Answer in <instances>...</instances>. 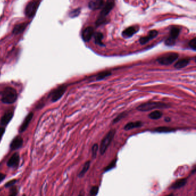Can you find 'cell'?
<instances>
[{
    "instance_id": "cell-11",
    "label": "cell",
    "mask_w": 196,
    "mask_h": 196,
    "mask_svg": "<svg viewBox=\"0 0 196 196\" xmlns=\"http://www.w3.org/2000/svg\"><path fill=\"white\" fill-rule=\"evenodd\" d=\"M104 1L103 0H93V1H90L88 4V7L89 8L96 11L101 8L102 6L104 5Z\"/></svg>"
},
{
    "instance_id": "cell-37",
    "label": "cell",
    "mask_w": 196,
    "mask_h": 196,
    "mask_svg": "<svg viewBox=\"0 0 196 196\" xmlns=\"http://www.w3.org/2000/svg\"><path fill=\"white\" fill-rule=\"evenodd\" d=\"M170 120H171V119H170V118H169V117H166V118L165 119V121H167V122L170 121Z\"/></svg>"
},
{
    "instance_id": "cell-12",
    "label": "cell",
    "mask_w": 196,
    "mask_h": 196,
    "mask_svg": "<svg viewBox=\"0 0 196 196\" xmlns=\"http://www.w3.org/2000/svg\"><path fill=\"white\" fill-rule=\"evenodd\" d=\"M23 144V139L19 136H17L15 138L13 139L12 142L11 143V149L12 150H16L20 148Z\"/></svg>"
},
{
    "instance_id": "cell-14",
    "label": "cell",
    "mask_w": 196,
    "mask_h": 196,
    "mask_svg": "<svg viewBox=\"0 0 196 196\" xmlns=\"http://www.w3.org/2000/svg\"><path fill=\"white\" fill-rule=\"evenodd\" d=\"M33 116V113L32 112L29 113L27 116V117L25 118L23 123H22L20 128V132H23L27 130V128L28 127L29 123L31 121V120L32 119Z\"/></svg>"
},
{
    "instance_id": "cell-3",
    "label": "cell",
    "mask_w": 196,
    "mask_h": 196,
    "mask_svg": "<svg viewBox=\"0 0 196 196\" xmlns=\"http://www.w3.org/2000/svg\"><path fill=\"white\" fill-rule=\"evenodd\" d=\"M17 94L16 90L11 87H7L2 94L1 100L5 104H13L16 101Z\"/></svg>"
},
{
    "instance_id": "cell-34",
    "label": "cell",
    "mask_w": 196,
    "mask_h": 196,
    "mask_svg": "<svg viewBox=\"0 0 196 196\" xmlns=\"http://www.w3.org/2000/svg\"><path fill=\"white\" fill-rule=\"evenodd\" d=\"M5 131V130L4 127H0V141L2 139L3 135L4 134Z\"/></svg>"
},
{
    "instance_id": "cell-2",
    "label": "cell",
    "mask_w": 196,
    "mask_h": 196,
    "mask_svg": "<svg viewBox=\"0 0 196 196\" xmlns=\"http://www.w3.org/2000/svg\"><path fill=\"white\" fill-rule=\"evenodd\" d=\"M168 105L163 102L149 101L142 104L137 108V109L142 112H147L155 109L168 108Z\"/></svg>"
},
{
    "instance_id": "cell-5",
    "label": "cell",
    "mask_w": 196,
    "mask_h": 196,
    "mask_svg": "<svg viewBox=\"0 0 196 196\" xmlns=\"http://www.w3.org/2000/svg\"><path fill=\"white\" fill-rule=\"evenodd\" d=\"M116 134V130L112 129L105 135V136L102 139L101 143V146L100 147V152L101 155H104L106 152L110 143H112V140L113 139L114 135Z\"/></svg>"
},
{
    "instance_id": "cell-28",
    "label": "cell",
    "mask_w": 196,
    "mask_h": 196,
    "mask_svg": "<svg viewBox=\"0 0 196 196\" xmlns=\"http://www.w3.org/2000/svg\"><path fill=\"white\" fill-rule=\"evenodd\" d=\"M98 148H99V146H98V144H94L93 146L92 147V158L93 159H95L96 158Z\"/></svg>"
},
{
    "instance_id": "cell-30",
    "label": "cell",
    "mask_w": 196,
    "mask_h": 196,
    "mask_svg": "<svg viewBox=\"0 0 196 196\" xmlns=\"http://www.w3.org/2000/svg\"><path fill=\"white\" fill-rule=\"evenodd\" d=\"M127 115V113H126V112H123L122 113L119 114V115H118V116L113 120V123L115 124V123H118L119 121H120L121 119L124 118Z\"/></svg>"
},
{
    "instance_id": "cell-26",
    "label": "cell",
    "mask_w": 196,
    "mask_h": 196,
    "mask_svg": "<svg viewBox=\"0 0 196 196\" xmlns=\"http://www.w3.org/2000/svg\"><path fill=\"white\" fill-rule=\"evenodd\" d=\"M116 162H117V159H116V160H113L111 162H110V164H109L107 166H106V168H105V169H104V172H108V171H109L111 169H112V168H113L116 166Z\"/></svg>"
},
{
    "instance_id": "cell-31",
    "label": "cell",
    "mask_w": 196,
    "mask_h": 196,
    "mask_svg": "<svg viewBox=\"0 0 196 196\" xmlns=\"http://www.w3.org/2000/svg\"><path fill=\"white\" fill-rule=\"evenodd\" d=\"M189 46L192 48V49H193L194 51L196 50V38L194 37L193 39H192L190 41H189Z\"/></svg>"
},
{
    "instance_id": "cell-23",
    "label": "cell",
    "mask_w": 196,
    "mask_h": 196,
    "mask_svg": "<svg viewBox=\"0 0 196 196\" xmlns=\"http://www.w3.org/2000/svg\"><path fill=\"white\" fill-rule=\"evenodd\" d=\"M163 113L160 110H155L148 114V117L152 120H158L162 117Z\"/></svg>"
},
{
    "instance_id": "cell-35",
    "label": "cell",
    "mask_w": 196,
    "mask_h": 196,
    "mask_svg": "<svg viewBox=\"0 0 196 196\" xmlns=\"http://www.w3.org/2000/svg\"><path fill=\"white\" fill-rule=\"evenodd\" d=\"M5 177L6 176L4 174H2V173H0V183L4 180L5 178Z\"/></svg>"
},
{
    "instance_id": "cell-22",
    "label": "cell",
    "mask_w": 196,
    "mask_h": 196,
    "mask_svg": "<svg viewBox=\"0 0 196 196\" xmlns=\"http://www.w3.org/2000/svg\"><path fill=\"white\" fill-rule=\"evenodd\" d=\"M175 131L174 128L167 127H160L156 128L154 130V132L158 133H168Z\"/></svg>"
},
{
    "instance_id": "cell-9",
    "label": "cell",
    "mask_w": 196,
    "mask_h": 196,
    "mask_svg": "<svg viewBox=\"0 0 196 196\" xmlns=\"http://www.w3.org/2000/svg\"><path fill=\"white\" fill-rule=\"evenodd\" d=\"M94 28L92 27H87L83 30L82 38L83 41L89 42L94 34Z\"/></svg>"
},
{
    "instance_id": "cell-16",
    "label": "cell",
    "mask_w": 196,
    "mask_h": 196,
    "mask_svg": "<svg viewBox=\"0 0 196 196\" xmlns=\"http://www.w3.org/2000/svg\"><path fill=\"white\" fill-rule=\"evenodd\" d=\"M138 30L135 27H130L124 29L122 32V36L124 38H130L137 32Z\"/></svg>"
},
{
    "instance_id": "cell-32",
    "label": "cell",
    "mask_w": 196,
    "mask_h": 196,
    "mask_svg": "<svg viewBox=\"0 0 196 196\" xmlns=\"http://www.w3.org/2000/svg\"><path fill=\"white\" fill-rule=\"evenodd\" d=\"M16 181H17L16 180H11V181H9V182H8L6 184H5V186L6 188L12 187V186H13L16 183Z\"/></svg>"
},
{
    "instance_id": "cell-15",
    "label": "cell",
    "mask_w": 196,
    "mask_h": 196,
    "mask_svg": "<svg viewBox=\"0 0 196 196\" xmlns=\"http://www.w3.org/2000/svg\"><path fill=\"white\" fill-rule=\"evenodd\" d=\"M13 116V112L10 110L8 111L4 114V116L1 119V124L4 126H6L12 120Z\"/></svg>"
},
{
    "instance_id": "cell-8",
    "label": "cell",
    "mask_w": 196,
    "mask_h": 196,
    "mask_svg": "<svg viewBox=\"0 0 196 196\" xmlns=\"http://www.w3.org/2000/svg\"><path fill=\"white\" fill-rule=\"evenodd\" d=\"M66 89L67 87L65 85H62L58 87L55 90H53V93L51 94L52 101L56 102L61 98L63 96V94L65 93Z\"/></svg>"
},
{
    "instance_id": "cell-21",
    "label": "cell",
    "mask_w": 196,
    "mask_h": 196,
    "mask_svg": "<svg viewBox=\"0 0 196 196\" xmlns=\"http://www.w3.org/2000/svg\"><path fill=\"white\" fill-rule=\"evenodd\" d=\"M94 42L96 45L104 46V45L102 43V40L104 38V35L102 33L100 32L95 33L94 34Z\"/></svg>"
},
{
    "instance_id": "cell-18",
    "label": "cell",
    "mask_w": 196,
    "mask_h": 196,
    "mask_svg": "<svg viewBox=\"0 0 196 196\" xmlns=\"http://www.w3.org/2000/svg\"><path fill=\"white\" fill-rule=\"evenodd\" d=\"M190 62V58H184L182 59H181L180 61L177 62L176 64L174 65V67L177 69H183L189 65Z\"/></svg>"
},
{
    "instance_id": "cell-39",
    "label": "cell",
    "mask_w": 196,
    "mask_h": 196,
    "mask_svg": "<svg viewBox=\"0 0 196 196\" xmlns=\"http://www.w3.org/2000/svg\"><path fill=\"white\" fill-rule=\"evenodd\" d=\"M23 196H25V194H24V195H23Z\"/></svg>"
},
{
    "instance_id": "cell-6",
    "label": "cell",
    "mask_w": 196,
    "mask_h": 196,
    "mask_svg": "<svg viewBox=\"0 0 196 196\" xmlns=\"http://www.w3.org/2000/svg\"><path fill=\"white\" fill-rule=\"evenodd\" d=\"M40 1H31L27 5L25 9V13L27 16L32 17L35 16L40 4Z\"/></svg>"
},
{
    "instance_id": "cell-13",
    "label": "cell",
    "mask_w": 196,
    "mask_h": 196,
    "mask_svg": "<svg viewBox=\"0 0 196 196\" xmlns=\"http://www.w3.org/2000/svg\"><path fill=\"white\" fill-rule=\"evenodd\" d=\"M20 162V156L17 153H15L11 156L7 162V165L9 168H15L18 166Z\"/></svg>"
},
{
    "instance_id": "cell-4",
    "label": "cell",
    "mask_w": 196,
    "mask_h": 196,
    "mask_svg": "<svg viewBox=\"0 0 196 196\" xmlns=\"http://www.w3.org/2000/svg\"><path fill=\"white\" fill-rule=\"evenodd\" d=\"M179 54L177 53H168L158 58L156 61L162 65H170L177 60Z\"/></svg>"
},
{
    "instance_id": "cell-25",
    "label": "cell",
    "mask_w": 196,
    "mask_h": 196,
    "mask_svg": "<svg viewBox=\"0 0 196 196\" xmlns=\"http://www.w3.org/2000/svg\"><path fill=\"white\" fill-rule=\"evenodd\" d=\"M110 75H111V72L109 71H104L98 73L96 75V80L97 81H101V80L105 79V78L110 76Z\"/></svg>"
},
{
    "instance_id": "cell-19",
    "label": "cell",
    "mask_w": 196,
    "mask_h": 196,
    "mask_svg": "<svg viewBox=\"0 0 196 196\" xmlns=\"http://www.w3.org/2000/svg\"><path fill=\"white\" fill-rule=\"evenodd\" d=\"M142 126H143V123L140 121H135V122H130L124 126V129L126 131H129V130H131L134 129L136 128L141 127Z\"/></svg>"
},
{
    "instance_id": "cell-29",
    "label": "cell",
    "mask_w": 196,
    "mask_h": 196,
    "mask_svg": "<svg viewBox=\"0 0 196 196\" xmlns=\"http://www.w3.org/2000/svg\"><path fill=\"white\" fill-rule=\"evenodd\" d=\"M99 188L97 186H94L91 188L90 189V193H89V195L90 196H96L97 193H98Z\"/></svg>"
},
{
    "instance_id": "cell-38",
    "label": "cell",
    "mask_w": 196,
    "mask_h": 196,
    "mask_svg": "<svg viewBox=\"0 0 196 196\" xmlns=\"http://www.w3.org/2000/svg\"><path fill=\"white\" fill-rule=\"evenodd\" d=\"M174 196V194H173V193H171V194H168V195H167V196Z\"/></svg>"
},
{
    "instance_id": "cell-24",
    "label": "cell",
    "mask_w": 196,
    "mask_h": 196,
    "mask_svg": "<svg viewBox=\"0 0 196 196\" xmlns=\"http://www.w3.org/2000/svg\"><path fill=\"white\" fill-rule=\"evenodd\" d=\"M90 166V160H88V161H87V162H86L85 163L84 165H83V167L82 168V170L80 172L79 175H78V177H79V178H82L83 176L85 175V174H86L87 172L88 171V170L89 169Z\"/></svg>"
},
{
    "instance_id": "cell-36",
    "label": "cell",
    "mask_w": 196,
    "mask_h": 196,
    "mask_svg": "<svg viewBox=\"0 0 196 196\" xmlns=\"http://www.w3.org/2000/svg\"><path fill=\"white\" fill-rule=\"evenodd\" d=\"M78 196H84V192H83V190H81V191L80 192Z\"/></svg>"
},
{
    "instance_id": "cell-27",
    "label": "cell",
    "mask_w": 196,
    "mask_h": 196,
    "mask_svg": "<svg viewBox=\"0 0 196 196\" xmlns=\"http://www.w3.org/2000/svg\"><path fill=\"white\" fill-rule=\"evenodd\" d=\"M81 12V9L77 8L75 9H74L73 11H71L69 13V16L73 18V17H77L79 15Z\"/></svg>"
},
{
    "instance_id": "cell-1",
    "label": "cell",
    "mask_w": 196,
    "mask_h": 196,
    "mask_svg": "<svg viewBox=\"0 0 196 196\" xmlns=\"http://www.w3.org/2000/svg\"><path fill=\"white\" fill-rule=\"evenodd\" d=\"M114 6V1L110 0L106 1L105 4L102 8V11L100 13V16L96 22V24L97 26H99L106 23V17L109 15V13L111 12V11L113 8Z\"/></svg>"
},
{
    "instance_id": "cell-17",
    "label": "cell",
    "mask_w": 196,
    "mask_h": 196,
    "mask_svg": "<svg viewBox=\"0 0 196 196\" xmlns=\"http://www.w3.org/2000/svg\"><path fill=\"white\" fill-rule=\"evenodd\" d=\"M28 24L27 23H22L21 24H17L15 26L14 28L13 29V33L17 35V34H20L21 33L23 32L25 29L27 28Z\"/></svg>"
},
{
    "instance_id": "cell-7",
    "label": "cell",
    "mask_w": 196,
    "mask_h": 196,
    "mask_svg": "<svg viewBox=\"0 0 196 196\" xmlns=\"http://www.w3.org/2000/svg\"><path fill=\"white\" fill-rule=\"evenodd\" d=\"M180 28L178 27H173L170 32V36L165 41V45L168 46H173L176 43V39L178 38L180 33Z\"/></svg>"
},
{
    "instance_id": "cell-10",
    "label": "cell",
    "mask_w": 196,
    "mask_h": 196,
    "mask_svg": "<svg viewBox=\"0 0 196 196\" xmlns=\"http://www.w3.org/2000/svg\"><path fill=\"white\" fill-rule=\"evenodd\" d=\"M158 35V32L156 30H151L150 31L146 36L142 37L139 39V42L141 45H145L150 40L154 39Z\"/></svg>"
},
{
    "instance_id": "cell-33",
    "label": "cell",
    "mask_w": 196,
    "mask_h": 196,
    "mask_svg": "<svg viewBox=\"0 0 196 196\" xmlns=\"http://www.w3.org/2000/svg\"><path fill=\"white\" fill-rule=\"evenodd\" d=\"M17 190L16 187H13L11 189V193L9 196H17Z\"/></svg>"
},
{
    "instance_id": "cell-20",
    "label": "cell",
    "mask_w": 196,
    "mask_h": 196,
    "mask_svg": "<svg viewBox=\"0 0 196 196\" xmlns=\"http://www.w3.org/2000/svg\"><path fill=\"white\" fill-rule=\"evenodd\" d=\"M187 183L186 178H182L176 181L174 184L172 185L170 188L173 189H177L181 188H182Z\"/></svg>"
}]
</instances>
